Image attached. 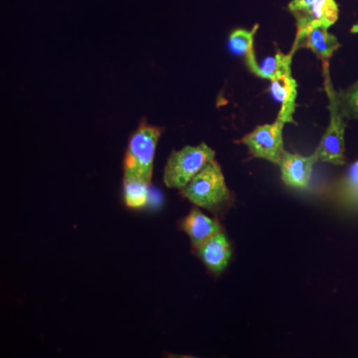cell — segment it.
I'll list each match as a JSON object with an SVG mask.
<instances>
[{
    "instance_id": "6da1fadb",
    "label": "cell",
    "mask_w": 358,
    "mask_h": 358,
    "mask_svg": "<svg viewBox=\"0 0 358 358\" xmlns=\"http://www.w3.org/2000/svg\"><path fill=\"white\" fill-rule=\"evenodd\" d=\"M324 89L329 98V110L331 120L326 133L320 141L315 154L319 162L334 166H343L345 164V134L348 124V117L341 105L338 92L334 89L329 77V61H324Z\"/></svg>"
},
{
    "instance_id": "7a4b0ae2",
    "label": "cell",
    "mask_w": 358,
    "mask_h": 358,
    "mask_svg": "<svg viewBox=\"0 0 358 358\" xmlns=\"http://www.w3.org/2000/svg\"><path fill=\"white\" fill-rule=\"evenodd\" d=\"M162 128L141 124L129 138L124 159V180H141L150 185L154 160Z\"/></svg>"
},
{
    "instance_id": "3957f363",
    "label": "cell",
    "mask_w": 358,
    "mask_h": 358,
    "mask_svg": "<svg viewBox=\"0 0 358 358\" xmlns=\"http://www.w3.org/2000/svg\"><path fill=\"white\" fill-rule=\"evenodd\" d=\"M181 194L193 204L216 212L231 199L229 188L221 166L215 159L204 166L190 182L181 189Z\"/></svg>"
},
{
    "instance_id": "277c9868",
    "label": "cell",
    "mask_w": 358,
    "mask_h": 358,
    "mask_svg": "<svg viewBox=\"0 0 358 358\" xmlns=\"http://www.w3.org/2000/svg\"><path fill=\"white\" fill-rule=\"evenodd\" d=\"M215 159V152L205 143L173 150L164 167V182L169 188L182 189L206 164Z\"/></svg>"
},
{
    "instance_id": "5b68a950",
    "label": "cell",
    "mask_w": 358,
    "mask_h": 358,
    "mask_svg": "<svg viewBox=\"0 0 358 358\" xmlns=\"http://www.w3.org/2000/svg\"><path fill=\"white\" fill-rule=\"evenodd\" d=\"M285 122L275 119L272 124L258 126L251 133L246 134L241 140L248 148L250 154L257 159H263L278 164L284 154Z\"/></svg>"
},
{
    "instance_id": "8992f818",
    "label": "cell",
    "mask_w": 358,
    "mask_h": 358,
    "mask_svg": "<svg viewBox=\"0 0 358 358\" xmlns=\"http://www.w3.org/2000/svg\"><path fill=\"white\" fill-rule=\"evenodd\" d=\"M341 45L329 28L320 22H308L296 24V36L293 46L294 50L308 48L317 58L329 61Z\"/></svg>"
},
{
    "instance_id": "52a82bcc",
    "label": "cell",
    "mask_w": 358,
    "mask_h": 358,
    "mask_svg": "<svg viewBox=\"0 0 358 358\" xmlns=\"http://www.w3.org/2000/svg\"><path fill=\"white\" fill-rule=\"evenodd\" d=\"M319 157L313 152L308 157L291 154L285 150L278 166L281 169L282 182L296 189H307L312 178L313 169Z\"/></svg>"
},
{
    "instance_id": "ba28073f",
    "label": "cell",
    "mask_w": 358,
    "mask_h": 358,
    "mask_svg": "<svg viewBox=\"0 0 358 358\" xmlns=\"http://www.w3.org/2000/svg\"><path fill=\"white\" fill-rule=\"evenodd\" d=\"M271 82V92L275 100L281 103V109L277 119L281 120L285 124H294V114L296 107L298 85L292 74V67L282 70Z\"/></svg>"
},
{
    "instance_id": "9c48e42d",
    "label": "cell",
    "mask_w": 358,
    "mask_h": 358,
    "mask_svg": "<svg viewBox=\"0 0 358 358\" xmlns=\"http://www.w3.org/2000/svg\"><path fill=\"white\" fill-rule=\"evenodd\" d=\"M179 228L185 231L190 238L194 249L199 248L214 235L222 232V226L216 219L205 215L197 208H193L189 214L183 218Z\"/></svg>"
},
{
    "instance_id": "30bf717a",
    "label": "cell",
    "mask_w": 358,
    "mask_h": 358,
    "mask_svg": "<svg viewBox=\"0 0 358 358\" xmlns=\"http://www.w3.org/2000/svg\"><path fill=\"white\" fill-rule=\"evenodd\" d=\"M195 251L205 266L214 274L222 272L227 267L231 258L230 243L223 232L214 235Z\"/></svg>"
},
{
    "instance_id": "8fae6325",
    "label": "cell",
    "mask_w": 358,
    "mask_h": 358,
    "mask_svg": "<svg viewBox=\"0 0 358 358\" xmlns=\"http://www.w3.org/2000/svg\"><path fill=\"white\" fill-rule=\"evenodd\" d=\"M258 29L259 25L257 24L252 30H234L229 36V47L233 53L243 55L249 70L256 76L261 78V66L257 62L254 50V39Z\"/></svg>"
},
{
    "instance_id": "7c38bea8",
    "label": "cell",
    "mask_w": 358,
    "mask_h": 358,
    "mask_svg": "<svg viewBox=\"0 0 358 358\" xmlns=\"http://www.w3.org/2000/svg\"><path fill=\"white\" fill-rule=\"evenodd\" d=\"M338 6L336 0H315L308 13L296 16V24L320 22L327 28L331 27L338 20Z\"/></svg>"
},
{
    "instance_id": "4fadbf2b",
    "label": "cell",
    "mask_w": 358,
    "mask_h": 358,
    "mask_svg": "<svg viewBox=\"0 0 358 358\" xmlns=\"http://www.w3.org/2000/svg\"><path fill=\"white\" fill-rule=\"evenodd\" d=\"M148 183L141 180H124V203L129 208L145 206L148 199Z\"/></svg>"
},
{
    "instance_id": "5bb4252c",
    "label": "cell",
    "mask_w": 358,
    "mask_h": 358,
    "mask_svg": "<svg viewBox=\"0 0 358 358\" xmlns=\"http://www.w3.org/2000/svg\"><path fill=\"white\" fill-rule=\"evenodd\" d=\"M294 52L296 51L292 49L289 54H284L278 50L274 57L266 59L265 62L261 66V78L272 81L282 70L292 67Z\"/></svg>"
},
{
    "instance_id": "9a60e30c",
    "label": "cell",
    "mask_w": 358,
    "mask_h": 358,
    "mask_svg": "<svg viewBox=\"0 0 358 358\" xmlns=\"http://www.w3.org/2000/svg\"><path fill=\"white\" fill-rule=\"evenodd\" d=\"M338 93L346 117L358 120V81L350 88Z\"/></svg>"
},
{
    "instance_id": "2e32d148",
    "label": "cell",
    "mask_w": 358,
    "mask_h": 358,
    "mask_svg": "<svg viewBox=\"0 0 358 358\" xmlns=\"http://www.w3.org/2000/svg\"><path fill=\"white\" fill-rule=\"evenodd\" d=\"M343 190L346 197L358 196V159L350 166L348 176L343 181Z\"/></svg>"
},
{
    "instance_id": "e0dca14e",
    "label": "cell",
    "mask_w": 358,
    "mask_h": 358,
    "mask_svg": "<svg viewBox=\"0 0 358 358\" xmlns=\"http://www.w3.org/2000/svg\"><path fill=\"white\" fill-rule=\"evenodd\" d=\"M313 2H315V0H293V1L289 2L288 8L294 14V17H296V16L303 15V14L308 13Z\"/></svg>"
},
{
    "instance_id": "ac0fdd59",
    "label": "cell",
    "mask_w": 358,
    "mask_h": 358,
    "mask_svg": "<svg viewBox=\"0 0 358 358\" xmlns=\"http://www.w3.org/2000/svg\"><path fill=\"white\" fill-rule=\"evenodd\" d=\"M352 33H355V34H358V23L357 24L353 25L352 30H350Z\"/></svg>"
}]
</instances>
